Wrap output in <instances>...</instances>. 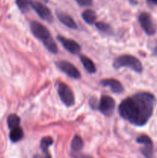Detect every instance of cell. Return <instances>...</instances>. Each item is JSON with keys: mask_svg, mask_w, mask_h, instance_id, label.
I'll list each match as a JSON object with an SVG mask.
<instances>
[{"mask_svg": "<svg viewBox=\"0 0 157 158\" xmlns=\"http://www.w3.org/2000/svg\"><path fill=\"white\" fill-rule=\"evenodd\" d=\"M155 104L153 94L139 92L123 100L119 106V113L132 124L144 126L152 117Z\"/></svg>", "mask_w": 157, "mask_h": 158, "instance_id": "1", "label": "cell"}, {"mask_svg": "<svg viewBox=\"0 0 157 158\" xmlns=\"http://www.w3.org/2000/svg\"><path fill=\"white\" fill-rule=\"evenodd\" d=\"M30 28L33 35L42 42L43 45L49 52L54 54L58 52V46L55 44V41L51 36L50 32L46 26L38 22L33 21L31 23Z\"/></svg>", "mask_w": 157, "mask_h": 158, "instance_id": "2", "label": "cell"}, {"mask_svg": "<svg viewBox=\"0 0 157 158\" xmlns=\"http://www.w3.org/2000/svg\"><path fill=\"white\" fill-rule=\"evenodd\" d=\"M129 67L135 72L141 73L143 72V64L136 58L131 55H123L117 57L113 62V67L115 69H119L122 67Z\"/></svg>", "mask_w": 157, "mask_h": 158, "instance_id": "3", "label": "cell"}, {"mask_svg": "<svg viewBox=\"0 0 157 158\" xmlns=\"http://www.w3.org/2000/svg\"><path fill=\"white\" fill-rule=\"evenodd\" d=\"M58 94L62 102L66 106H72L75 103V97L71 88L64 83L58 84Z\"/></svg>", "mask_w": 157, "mask_h": 158, "instance_id": "4", "label": "cell"}, {"mask_svg": "<svg viewBox=\"0 0 157 158\" xmlns=\"http://www.w3.org/2000/svg\"><path fill=\"white\" fill-rule=\"evenodd\" d=\"M115 100L109 96H102L97 109L106 117H110L115 110Z\"/></svg>", "mask_w": 157, "mask_h": 158, "instance_id": "5", "label": "cell"}, {"mask_svg": "<svg viewBox=\"0 0 157 158\" xmlns=\"http://www.w3.org/2000/svg\"><path fill=\"white\" fill-rule=\"evenodd\" d=\"M30 6L42 19L48 23H52L53 20V16L50 9L47 6L38 1H32Z\"/></svg>", "mask_w": 157, "mask_h": 158, "instance_id": "6", "label": "cell"}, {"mask_svg": "<svg viewBox=\"0 0 157 158\" xmlns=\"http://www.w3.org/2000/svg\"><path fill=\"white\" fill-rule=\"evenodd\" d=\"M140 26L147 35H152L155 33V27L153 24L151 15L147 12H142L139 15Z\"/></svg>", "mask_w": 157, "mask_h": 158, "instance_id": "7", "label": "cell"}, {"mask_svg": "<svg viewBox=\"0 0 157 158\" xmlns=\"http://www.w3.org/2000/svg\"><path fill=\"white\" fill-rule=\"evenodd\" d=\"M136 142L143 144V148L141 149L142 154L146 158L153 157V143L150 137L147 135H141L137 137Z\"/></svg>", "mask_w": 157, "mask_h": 158, "instance_id": "8", "label": "cell"}, {"mask_svg": "<svg viewBox=\"0 0 157 158\" xmlns=\"http://www.w3.org/2000/svg\"><path fill=\"white\" fill-rule=\"evenodd\" d=\"M56 65L60 70L62 71L63 73H65L69 77L76 79V80L81 78V73H80L79 71L77 69V68L74 65H72L69 62L64 61V60L58 61L56 63Z\"/></svg>", "mask_w": 157, "mask_h": 158, "instance_id": "9", "label": "cell"}, {"mask_svg": "<svg viewBox=\"0 0 157 158\" xmlns=\"http://www.w3.org/2000/svg\"><path fill=\"white\" fill-rule=\"evenodd\" d=\"M57 39L62 43L63 47L71 53L74 54V55H78L81 51V46L74 40L66 39L65 37L61 36V35H58Z\"/></svg>", "mask_w": 157, "mask_h": 158, "instance_id": "10", "label": "cell"}, {"mask_svg": "<svg viewBox=\"0 0 157 158\" xmlns=\"http://www.w3.org/2000/svg\"><path fill=\"white\" fill-rule=\"evenodd\" d=\"M100 83L103 86L110 88L111 91L114 94H121L124 90L123 86L119 80L115 79H106V80H102Z\"/></svg>", "mask_w": 157, "mask_h": 158, "instance_id": "11", "label": "cell"}, {"mask_svg": "<svg viewBox=\"0 0 157 158\" xmlns=\"http://www.w3.org/2000/svg\"><path fill=\"white\" fill-rule=\"evenodd\" d=\"M56 15L58 19L59 20L63 25L67 26L68 28H70V29H77L76 23H75V22L74 21L73 19H72L69 15H68V14L65 13V12H61V11H57Z\"/></svg>", "mask_w": 157, "mask_h": 158, "instance_id": "12", "label": "cell"}, {"mask_svg": "<svg viewBox=\"0 0 157 158\" xmlns=\"http://www.w3.org/2000/svg\"><path fill=\"white\" fill-rule=\"evenodd\" d=\"M80 60H81V62L84 68L89 73H95L96 72V68H95V64L90 59L88 58L86 56H81Z\"/></svg>", "mask_w": 157, "mask_h": 158, "instance_id": "13", "label": "cell"}, {"mask_svg": "<svg viewBox=\"0 0 157 158\" xmlns=\"http://www.w3.org/2000/svg\"><path fill=\"white\" fill-rule=\"evenodd\" d=\"M83 148V139L78 135H75L73 137L71 143V149L73 154H78L80 151Z\"/></svg>", "mask_w": 157, "mask_h": 158, "instance_id": "14", "label": "cell"}, {"mask_svg": "<svg viewBox=\"0 0 157 158\" xmlns=\"http://www.w3.org/2000/svg\"><path fill=\"white\" fill-rule=\"evenodd\" d=\"M23 135V131L20 127H17L13 128V129L11 130L10 134H9V137H10V140H12L14 143H16V142L19 141L22 139Z\"/></svg>", "mask_w": 157, "mask_h": 158, "instance_id": "15", "label": "cell"}, {"mask_svg": "<svg viewBox=\"0 0 157 158\" xmlns=\"http://www.w3.org/2000/svg\"><path fill=\"white\" fill-rule=\"evenodd\" d=\"M82 16H83V20L89 25L94 24L95 23V20H96L95 12L93 10H91V9H86V10H85L83 12V14H82Z\"/></svg>", "mask_w": 157, "mask_h": 158, "instance_id": "16", "label": "cell"}, {"mask_svg": "<svg viewBox=\"0 0 157 158\" xmlns=\"http://www.w3.org/2000/svg\"><path fill=\"white\" fill-rule=\"evenodd\" d=\"M52 143H53V139L51 137H44L42 139L41 143H40V148H41V150L42 151L43 154H49L48 149H49V148Z\"/></svg>", "mask_w": 157, "mask_h": 158, "instance_id": "17", "label": "cell"}, {"mask_svg": "<svg viewBox=\"0 0 157 158\" xmlns=\"http://www.w3.org/2000/svg\"><path fill=\"white\" fill-rule=\"evenodd\" d=\"M8 126H9V129L12 130L13 128L19 127L20 123V118L18 115L16 114H10L8 117L7 119Z\"/></svg>", "mask_w": 157, "mask_h": 158, "instance_id": "18", "label": "cell"}, {"mask_svg": "<svg viewBox=\"0 0 157 158\" xmlns=\"http://www.w3.org/2000/svg\"><path fill=\"white\" fill-rule=\"evenodd\" d=\"M95 26L99 30L101 31L103 33L108 34V35L112 33V29L109 24L102 23V22H98V23H95Z\"/></svg>", "mask_w": 157, "mask_h": 158, "instance_id": "19", "label": "cell"}, {"mask_svg": "<svg viewBox=\"0 0 157 158\" xmlns=\"http://www.w3.org/2000/svg\"><path fill=\"white\" fill-rule=\"evenodd\" d=\"M31 0H16V4L18 9L22 12H27L29 9V6L31 5Z\"/></svg>", "mask_w": 157, "mask_h": 158, "instance_id": "20", "label": "cell"}, {"mask_svg": "<svg viewBox=\"0 0 157 158\" xmlns=\"http://www.w3.org/2000/svg\"><path fill=\"white\" fill-rule=\"evenodd\" d=\"M75 1L81 6H91L93 2L92 0H75Z\"/></svg>", "mask_w": 157, "mask_h": 158, "instance_id": "21", "label": "cell"}, {"mask_svg": "<svg viewBox=\"0 0 157 158\" xmlns=\"http://www.w3.org/2000/svg\"><path fill=\"white\" fill-rule=\"evenodd\" d=\"M76 154L75 156H74V157L75 158H90L89 157H86V156L84 155H78V154Z\"/></svg>", "mask_w": 157, "mask_h": 158, "instance_id": "22", "label": "cell"}, {"mask_svg": "<svg viewBox=\"0 0 157 158\" xmlns=\"http://www.w3.org/2000/svg\"><path fill=\"white\" fill-rule=\"evenodd\" d=\"M148 1H149V2H151V3H153V4H155V5H157V0H148Z\"/></svg>", "mask_w": 157, "mask_h": 158, "instance_id": "23", "label": "cell"}, {"mask_svg": "<svg viewBox=\"0 0 157 158\" xmlns=\"http://www.w3.org/2000/svg\"><path fill=\"white\" fill-rule=\"evenodd\" d=\"M33 158H44V157H41V156H40V155H35V156H34Z\"/></svg>", "mask_w": 157, "mask_h": 158, "instance_id": "24", "label": "cell"}, {"mask_svg": "<svg viewBox=\"0 0 157 158\" xmlns=\"http://www.w3.org/2000/svg\"><path fill=\"white\" fill-rule=\"evenodd\" d=\"M155 54L157 56V46L155 47Z\"/></svg>", "mask_w": 157, "mask_h": 158, "instance_id": "25", "label": "cell"}]
</instances>
